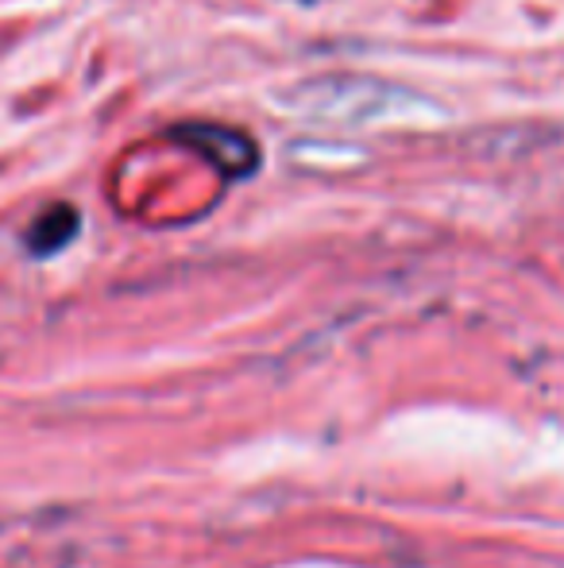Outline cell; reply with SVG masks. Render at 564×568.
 <instances>
[{"instance_id":"obj_1","label":"cell","mask_w":564,"mask_h":568,"mask_svg":"<svg viewBox=\"0 0 564 568\" xmlns=\"http://www.w3.org/2000/svg\"><path fill=\"white\" fill-rule=\"evenodd\" d=\"M391 98H399V93L371 82V78H314V82L298 85V101L294 105L314 116L376 120L387 113V105H394Z\"/></svg>"},{"instance_id":"obj_2","label":"cell","mask_w":564,"mask_h":568,"mask_svg":"<svg viewBox=\"0 0 564 568\" xmlns=\"http://www.w3.org/2000/svg\"><path fill=\"white\" fill-rule=\"evenodd\" d=\"M171 135L186 148H194L202 159H209L228 179H248L259 171V143L248 132H236L225 124H174Z\"/></svg>"},{"instance_id":"obj_3","label":"cell","mask_w":564,"mask_h":568,"mask_svg":"<svg viewBox=\"0 0 564 568\" xmlns=\"http://www.w3.org/2000/svg\"><path fill=\"white\" fill-rule=\"evenodd\" d=\"M82 229V217H78L74 205H51L47 213H39V221L28 232V247L35 255H54L59 247H66L70 240Z\"/></svg>"},{"instance_id":"obj_4","label":"cell","mask_w":564,"mask_h":568,"mask_svg":"<svg viewBox=\"0 0 564 568\" xmlns=\"http://www.w3.org/2000/svg\"><path fill=\"white\" fill-rule=\"evenodd\" d=\"M298 4H321V0H298Z\"/></svg>"}]
</instances>
